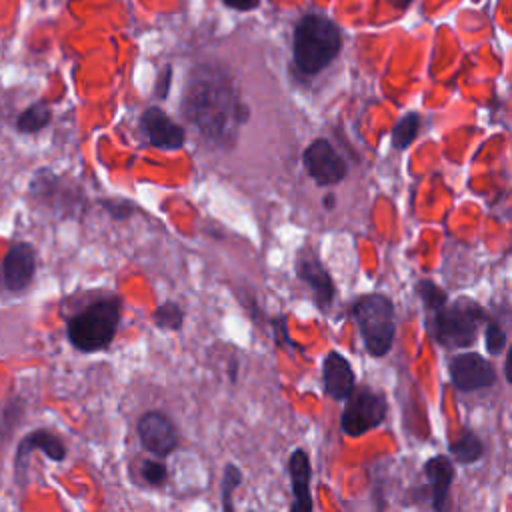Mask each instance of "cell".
Wrapping results in <instances>:
<instances>
[{"label":"cell","instance_id":"52a82bcc","mask_svg":"<svg viewBox=\"0 0 512 512\" xmlns=\"http://www.w3.org/2000/svg\"><path fill=\"white\" fill-rule=\"evenodd\" d=\"M302 164L318 186H334L348 174V164L328 138H314L302 150Z\"/></svg>","mask_w":512,"mask_h":512},{"label":"cell","instance_id":"83f0119b","mask_svg":"<svg viewBox=\"0 0 512 512\" xmlns=\"http://www.w3.org/2000/svg\"><path fill=\"white\" fill-rule=\"evenodd\" d=\"M324 208H326V210H332V208H334V196H332V194L324 196Z\"/></svg>","mask_w":512,"mask_h":512},{"label":"cell","instance_id":"ba28073f","mask_svg":"<svg viewBox=\"0 0 512 512\" xmlns=\"http://www.w3.org/2000/svg\"><path fill=\"white\" fill-rule=\"evenodd\" d=\"M450 382L460 392H476L496 382V370L488 358L478 352H460L448 364Z\"/></svg>","mask_w":512,"mask_h":512},{"label":"cell","instance_id":"277c9868","mask_svg":"<svg viewBox=\"0 0 512 512\" xmlns=\"http://www.w3.org/2000/svg\"><path fill=\"white\" fill-rule=\"evenodd\" d=\"M120 298L104 296L76 312L66 326L68 340L80 352H98L106 348L120 324Z\"/></svg>","mask_w":512,"mask_h":512},{"label":"cell","instance_id":"3957f363","mask_svg":"<svg viewBox=\"0 0 512 512\" xmlns=\"http://www.w3.org/2000/svg\"><path fill=\"white\" fill-rule=\"evenodd\" d=\"M486 320L490 318L478 302L470 298H458L452 304L446 302L442 308L430 312L426 328L440 346L458 350L476 342L478 330Z\"/></svg>","mask_w":512,"mask_h":512},{"label":"cell","instance_id":"4fadbf2b","mask_svg":"<svg viewBox=\"0 0 512 512\" xmlns=\"http://www.w3.org/2000/svg\"><path fill=\"white\" fill-rule=\"evenodd\" d=\"M322 386L332 400H346L356 386L352 364L336 350H330L322 360Z\"/></svg>","mask_w":512,"mask_h":512},{"label":"cell","instance_id":"4316f807","mask_svg":"<svg viewBox=\"0 0 512 512\" xmlns=\"http://www.w3.org/2000/svg\"><path fill=\"white\" fill-rule=\"evenodd\" d=\"M224 4L234 8V10H244L246 12V10L256 8L260 4V0H224Z\"/></svg>","mask_w":512,"mask_h":512},{"label":"cell","instance_id":"7402d4cb","mask_svg":"<svg viewBox=\"0 0 512 512\" xmlns=\"http://www.w3.org/2000/svg\"><path fill=\"white\" fill-rule=\"evenodd\" d=\"M242 484V470L228 462L224 466V474H222V508L224 510H232L234 504H232V494L234 490Z\"/></svg>","mask_w":512,"mask_h":512},{"label":"cell","instance_id":"f1b7e54d","mask_svg":"<svg viewBox=\"0 0 512 512\" xmlns=\"http://www.w3.org/2000/svg\"><path fill=\"white\" fill-rule=\"evenodd\" d=\"M390 2H392L396 8H406L412 0H390Z\"/></svg>","mask_w":512,"mask_h":512},{"label":"cell","instance_id":"ffe728a7","mask_svg":"<svg viewBox=\"0 0 512 512\" xmlns=\"http://www.w3.org/2000/svg\"><path fill=\"white\" fill-rule=\"evenodd\" d=\"M152 320H154V326L160 330H180L184 322V310L180 308L178 302L166 300L156 306Z\"/></svg>","mask_w":512,"mask_h":512},{"label":"cell","instance_id":"484cf974","mask_svg":"<svg viewBox=\"0 0 512 512\" xmlns=\"http://www.w3.org/2000/svg\"><path fill=\"white\" fill-rule=\"evenodd\" d=\"M170 80H172V68L170 66H164V70L160 72L158 80H156V86H154V96L164 100L168 96V90H170Z\"/></svg>","mask_w":512,"mask_h":512},{"label":"cell","instance_id":"9a60e30c","mask_svg":"<svg viewBox=\"0 0 512 512\" xmlns=\"http://www.w3.org/2000/svg\"><path fill=\"white\" fill-rule=\"evenodd\" d=\"M430 486V504L434 510H444L454 480V462L444 454H436L424 462L422 468Z\"/></svg>","mask_w":512,"mask_h":512},{"label":"cell","instance_id":"e0dca14e","mask_svg":"<svg viewBox=\"0 0 512 512\" xmlns=\"http://www.w3.org/2000/svg\"><path fill=\"white\" fill-rule=\"evenodd\" d=\"M448 450L456 462L474 464L484 454V444L472 430H462V434L450 442Z\"/></svg>","mask_w":512,"mask_h":512},{"label":"cell","instance_id":"5bb4252c","mask_svg":"<svg viewBox=\"0 0 512 512\" xmlns=\"http://www.w3.org/2000/svg\"><path fill=\"white\" fill-rule=\"evenodd\" d=\"M288 474L292 484V512H310L314 508L310 496V480H312V466L308 452L304 448L292 450L288 458Z\"/></svg>","mask_w":512,"mask_h":512},{"label":"cell","instance_id":"5b68a950","mask_svg":"<svg viewBox=\"0 0 512 512\" xmlns=\"http://www.w3.org/2000/svg\"><path fill=\"white\" fill-rule=\"evenodd\" d=\"M394 304L386 294L372 292L360 296L352 308L350 316L356 320L364 348L370 356H386L394 344L396 322Z\"/></svg>","mask_w":512,"mask_h":512},{"label":"cell","instance_id":"603a6c76","mask_svg":"<svg viewBox=\"0 0 512 512\" xmlns=\"http://www.w3.org/2000/svg\"><path fill=\"white\" fill-rule=\"evenodd\" d=\"M508 344V336H506V330L502 328L500 322L496 320H490L486 324V330H484V346H486V352H490L492 356H498L504 352Z\"/></svg>","mask_w":512,"mask_h":512},{"label":"cell","instance_id":"44dd1931","mask_svg":"<svg viewBox=\"0 0 512 512\" xmlns=\"http://www.w3.org/2000/svg\"><path fill=\"white\" fill-rule=\"evenodd\" d=\"M416 294L420 296V300H422V304H424L428 314L438 310V308H442L448 302V294L436 282H432L428 278L420 280L416 284Z\"/></svg>","mask_w":512,"mask_h":512},{"label":"cell","instance_id":"6da1fadb","mask_svg":"<svg viewBox=\"0 0 512 512\" xmlns=\"http://www.w3.org/2000/svg\"><path fill=\"white\" fill-rule=\"evenodd\" d=\"M182 114L206 144L218 148L232 146L240 126L250 118L230 74L214 64L192 70L182 98Z\"/></svg>","mask_w":512,"mask_h":512},{"label":"cell","instance_id":"9c48e42d","mask_svg":"<svg viewBox=\"0 0 512 512\" xmlns=\"http://www.w3.org/2000/svg\"><path fill=\"white\" fill-rule=\"evenodd\" d=\"M140 444L156 458L168 456L178 446V432L174 422L160 410H148L136 424Z\"/></svg>","mask_w":512,"mask_h":512},{"label":"cell","instance_id":"8fae6325","mask_svg":"<svg viewBox=\"0 0 512 512\" xmlns=\"http://www.w3.org/2000/svg\"><path fill=\"white\" fill-rule=\"evenodd\" d=\"M296 276L310 288L314 302L318 308L326 310L334 296H336V286L334 280L330 276V272L326 270V266L322 264V260L308 248H302L296 256Z\"/></svg>","mask_w":512,"mask_h":512},{"label":"cell","instance_id":"ac0fdd59","mask_svg":"<svg viewBox=\"0 0 512 512\" xmlns=\"http://www.w3.org/2000/svg\"><path fill=\"white\" fill-rule=\"evenodd\" d=\"M50 120H52V112L48 104L34 102L20 112L16 120V128L24 134H34V132H40L44 126H48Z\"/></svg>","mask_w":512,"mask_h":512},{"label":"cell","instance_id":"2e32d148","mask_svg":"<svg viewBox=\"0 0 512 512\" xmlns=\"http://www.w3.org/2000/svg\"><path fill=\"white\" fill-rule=\"evenodd\" d=\"M40 450L44 452L50 460L54 462H62L66 458V446L60 440V436H56L50 430H34L28 436L22 438V442L18 444V452H16V466H22V462L28 458L30 452Z\"/></svg>","mask_w":512,"mask_h":512},{"label":"cell","instance_id":"f546056e","mask_svg":"<svg viewBox=\"0 0 512 512\" xmlns=\"http://www.w3.org/2000/svg\"><path fill=\"white\" fill-rule=\"evenodd\" d=\"M230 378H232V380H236V360H232V362H230Z\"/></svg>","mask_w":512,"mask_h":512},{"label":"cell","instance_id":"30bf717a","mask_svg":"<svg viewBox=\"0 0 512 512\" xmlns=\"http://www.w3.org/2000/svg\"><path fill=\"white\" fill-rule=\"evenodd\" d=\"M140 132L146 144L160 150H178L186 142V132L160 106H148L140 116Z\"/></svg>","mask_w":512,"mask_h":512},{"label":"cell","instance_id":"7c38bea8","mask_svg":"<svg viewBox=\"0 0 512 512\" xmlns=\"http://www.w3.org/2000/svg\"><path fill=\"white\" fill-rule=\"evenodd\" d=\"M36 272V250L28 242H14L2 260L4 288L18 292L24 290Z\"/></svg>","mask_w":512,"mask_h":512},{"label":"cell","instance_id":"cb8c5ba5","mask_svg":"<svg viewBox=\"0 0 512 512\" xmlns=\"http://www.w3.org/2000/svg\"><path fill=\"white\" fill-rule=\"evenodd\" d=\"M142 478L150 486H162L168 480V468L162 460H144Z\"/></svg>","mask_w":512,"mask_h":512},{"label":"cell","instance_id":"7a4b0ae2","mask_svg":"<svg viewBox=\"0 0 512 512\" xmlns=\"http://www.w3.org/2000/svg\"><path fill=\"white\" fill-rule=\"evenodd\" d=\"M342 50L340 28L322 14H306L294 30V62L306 76L322 72Z\"/></svg>","mask_w":512,"mask_h":512},{"label":"cell","instance_id":"8992f818","mask_svg":"<svg viewBox=\"0 0 512 512\" xmlns=\"http://www.w3.org/2000/svg\"><path fill=\"white\" fill-rule=\"evenodd\" d=\"M388 412V402L384 394L372 390L370 386H354L346 398L342 410L340 426L346 436H362L378 428Z\"/></svg>","mask_w":512,"mask_h":512},{"label":"cell","instance_id":"d4e9b609","mask_svg":"<svg viewBox=\"0 0 512 512\" xmlns=\"http://www.w3.org/2000/svg\"><path fill=\"white\" fill-rule=\"evenodd\" d=\"M100 204H102V206H104V210H106L112 218H116V220H126V218H130L132 214H136V212H138V206H136L134 202H130V200H122V198L102 200Z\"/></svg>","mask_w":512,"mask_h":512},{"label":"cell","instance_id":"d6986e66","mask_svg":"<svg viewBox=\"0 0 512 512\" xmlns=\"http://www.w3.org/2000/svg\"><path fill=\"white\" fill-rule=\"evenodd\" d=\"M420 132V114L408 112L404 114L392 128V148L394 150H406Z\"/></svg>","mask_w":512,"mask_h":512}]
</instances>
